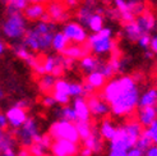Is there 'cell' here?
I'll use <instances>...</instances> for the list:
<instances>
[{
    "label": "cell",
    "instance_id": "obj_1",
    "mask_svg": "<svg viewBox=\"0 0 157 156\" xmlns=\"http://www.w3.org/2000/svg\"><path fill=\"white\" fill-rule=\"evenodd\" d=\"M140 90L138 81L133 76L113 77L102 87L101 97L110 105L114 116L125 118L130 116L138 107Z\"/></svg>",
    "mask_w": 157,
    "mask_h": 156
},
{
    "label": "cell",
    "instance_id": "obj_2",
    "mask_svg": "<svg viewBox=\"0 0 157 156\" xmlns=\"http://www.w3.org/2000/svg\"><path fill=\"white\" fill-rule=\"evenodd\" d=\"M56 23L50 21H37L32 27L27 28L22 42L33 53H48L51 50L54 32H56Z\"/></svg>",
    "mask_w": 157,
    "mask_h": 156
},
{
    "label": "cell",
    "instance_id": "obj_3",
    "mask_svg": "<svg viewBox=\"0 0 157 156\" xmlns=\"http://www.w3.org/2000/svg\"><path fill=\"white\" fill-rule=\"evenodd\" d=\"M86 44L88 45L90 53L96 57L109 55L116 49V42L114 40V31L110 27H104L98 32L88 35Z\"/></svg>",
    "mask_w": 157,
    "mask_h": 156
},
{
    "label": "cell",
    "instance_id": "obj_4",
    "mask_svg": "<svg viewBox=\"0 0 157 156\" xmlns=\"http://www.w3.org/2000/svg\"><path fill=\"white\" fill-rule=\"evenodd\" d=\"M27 31V19L22 12L6 13V18L2 23V33L9 41H21Z\"/></svg>",
    "mask_w": 157,
    "mask_h": 156
},
{
    "label": "cell",
    "instance_id": "obj_5",
    "mask_svg": "<svg viewBox=\"0 0 157 156\" xmlns=\"http://www.w3.org/2000/svg\"><path fill=\"white\" fill-rule=\"evenodd\" d=\"M48 133L51 136L54 141L55 139H65V141H72L75 143H79L81 141L75 123L63 119H56L55 122H52L49 127Z\"/></svg>",
    "mask_w": 157,
    "mask_h": 156
},
{
    "label": "cell",
    "instance_id": "obj_6",
    "mask_svg": "<svg viewBox=\"0 0 157 156\" xmlns=\"http://www.w3.org/2000/svg\"><path fill=\"white\" fill-rule=\"evenodd\" d=\"M114 5L124 23L134 21L138 14L146 10L144 3L140 0H114Z\"/></svg>",
    "mask_w": 157,
    "mask_h": 156
},
{
    "label": "cell",
    "instance_id": "obj_7",
    "mask_svg": "<svg viewBox=\"0 0 157 156\" xmlns=\"http://www.w3.org/2000/svg\"><path fill=\"white\" fill-rule=\"evenodd\" d=\"M15 133V139L21 143V146L23 147H28L31 146L35 139L40 136V127H38V123L35 118L32 116H28V119L22 124L18 129H14Z\"/></svg>",
    "mask_w": 157,
    "mask_h": 156
},
{
    "label": "cell",
    "instance_id": "obj_8",
    "mask_svg": "<svg viewBox=\"0 0 157 156\" xmlns=\"http://www.w3.org/2000/svg\"><path fill=\"white\" fill-rule=\"evenodd\" d=\"M61 32L65 35L69 42L73 44H84L88 38V32L87 28L82 26L79 22L77 21H68L63 25Z\"/></svg>",
    "mask_w": 157,
    "mask_h": 156
},
{
    "label": "cell",
    "instance_id": "obj_9",
    "mask_svg": "<svg viewBox=\"0 0 157 156\" xmlns=\"http://www.w3.org/2000/svg\"><path fill=\"white\" fill-rule=\"evenodd\" d=\"M109 150H119V151H128L132 146L136 145V139L133 138L123 126L117 127L116 133L111 141H109Z\"/></svg>",
    "mask_w": 157,
    "mask_h": 156
},
{
    "label": "cell",
    "instance_id": "obj_10",
    "mask_svg": "<svg viewBox=\"0 0 157 156\" xmlns=\"http://www.w3.org/2000/svg\"><path fill=\"white\" fill-rule=\"evenodd\" d=\"M79 150V143L65 139H55L50 147L52 156H77Z\"/></svg>",
    "mask_w": 157,
    "mask_h": 156
},
{
    "label": "cell",
    "instance_id": "obj_11",
    "mask_svg": "<svg viewBox=\"0 0 157 156\" xmlns=\"http://www.w3.org/2000/svg\"><path fill=\"white\" fill-rule=\"evenodd\" d=\"M87 103H88V107L91 111V116H95V118H106L111 113L110 105L101 96H97L95 93L87 97Z\"/></svg>",
    "mask_w": 157,
    "mask_h": 156
},
{
    "label": "cell",
    "instance_id": "obj_12",
    "mask_svg": "<svg viewBox=\"0 0 157 156\" xmlns=\"http://www.w3.org/2000/svg\"><path fill=\"white\" fill-rule=\"evenodd\" d=\"M5 115L8 119V124H9V127L13 129H18L22 124L28 119L27 109H23V107L15 106V105L8 109L5 111Z\"/></svg>",
    "mask_w": 157,
    "mask_h": 156
},
{
    "label": "cell",
    "instance_id": "obj_13",
    "mask_svg": "<svg viewBox=\"0 0 157 156\" xmlns=\"http://www.w3.org/2000/svg\"><path fill=\"white\" fill-rule=\"evenodd\" d=\"M46 13L50 15V19L55 23H65L70 19V13L68 12L65 4L59 2H52L46 6Z\"/></svg>",
    "mask_w": 157,
    "mask_h": 156
},
{
    "label": "cell",
    "instance_id": "obj_14",
    "mask_svg": "<svg viewBox=\"0 0 157 156\" xmlns=\"http://www.w3.org/2000/svg\"><path fill=\"white\" fill-rule=\"evenodd\" d=\"M10 49H12V51H13L14 55L17 57L18 59L23 60L27 65L32 67V65L36 63L37 58L35 57L33 51H31L23 42H21V41H14V42L12 44V46H10Z\"/></svg>",
    "mask_w": 157,
    "mask_h": 156
},
{
    "label": "cell",
    "instance_id": "obj_15",
    "mask_svg": "<svg viewBox=\"0 0 157 156\" xmlns=\"http://www.w3.org/2000/svg\"><path fill=\"white\" fill-rule=\"evenodd\" d=\"M72 107L74 109V113L77 115V122H87L91 120V111L88 107L87 99L79 96V97H74Z\"/></svg>",
    "mask_w": 157,
    "mask_h": 156
},
{
    "label": "cell",
    "instance_id": "obj_16",
    "mask_svg": "<svg viewBox=\"0 0 157 156\" xmlns=\"http://www.w3.org/2000/svg\"><path fill=\"white\" fill-rule=\"evenodd\" d=\"M134 21L137 22V25L139 26L140 31H142L143 33H151L156 28V25H157L155 14L150 10H144L140 14H138Z\"/></svg>",
    "mask_w": 157,
    "mask_h": 156
},
{
    "label": "cell",
    "instance_id": "obj_17",
    "mask_svg": "<svg viewBox=\"0 0 157 156\" xmlns=\"http://www.w3.org/2000/svg\"><path fill=\"white\" fill-rule=\"evenodd\" d=\"M61 54L64 57L70 58L73 60H79L84 55L91 54V53H90V49H88V45L84 42V44H81V45L79 44H69Z\"/></svg>",
    "mask_w": 157,
    "mask_h": 156
},
{
    "label": "cell",
    "instance_id": "obj_18",
    "mask_svg": "<svg viewBox=\"0 0 157 156\" xmlns=\"http://www.w3.org/2000/svg\"><path fill=\"white\" fill-rule=\"evenodd\" d=\"M83 146L91 149L93 151V154H100L101 151L104 150V139L100 135L98 128L95 127L92 129L91 135L86 139H83Z\"/></svg>",
    "mask_w": 157,
    "mask_h": 156
},
{
    "label": "cell",
    "instance_id": "obj_19",
    "mask_svg": "<svg viewBox=\"0 0 157 156\" xmlns=\"http://www.w3.org/2000/svg\"><path fill=\"white\" fill-rule=\"evenodd\" d=\"M157 119V106H143L138 109L137 120L143 127H148Z\"/></svg>",
    "mask_w": 157,
    "mask_h": 156
},
{
    "label": "cell",
    "instance_id": "obj_20",
    "mask_svg": "<svg viewBox=\"0 0 157 156\" xmlns=\"http://www.w3.org/2000/svg\"><path fill=\"white\" fill-rule=\"evenodd\" d=\"M45 13H46L45 4H38V3H29L26 9L23 10V15L26 17V19L32 22L40 21Z\"/></svg>",
    "mask_w": 157,
    "mask_h": 156
},
{
    "label": "cell",
    "instance_id": "obj_21",
    "mask_svg": "<svg viewBox=\"0 0 157 156\" xmlns=\"http://www.w3.org/2000/svg\"><path fill=\"white\" fill-rule=\"evenodd\" d=\"M104 60H101L100 57H96L93 54H87L82 59H79V68L86 73H91L93 71H98Z\"/></svg>",
    "mask_w": 157,
    "mask_h": 156
},
{
    "label": "cell",
    "instance_id": "obj_22",
    "mask_svg": "<svg viewBox=\"0 0 157 156\" xmlns=\"http://www.w3.org/2000/svg\"><path fill=\"white\" fill-rule=\"evenodd\" d=\"M157 106V87H150L139 95L138 107Z\"/></svg>",
    "mask_w": 157,
    "mask_h": 156
},
{
    "label": "cell",
    "instance_id": "obj_23",
    "mask_svg": "<svg viewBox=\"0 0 157 156\" xmlns=\"http://www.w3.org/2000/svg\"><path fill=\"white\" fill-rule=\"evenodd\" d=\"M143 32L140 31L139 26L137 25L136 21H132L128 23H124V27H123V36L127 38L128 41L130 42H137L138 38L140 37Z\"/></svg>",
    "mask_w": 157,
    "mask_h": 156
},
{
    "label": "cell",
    "instance_id": "obj_24",
    "mask_svg": "<svg viewBox=\"0 0 157 156\" xmlns=\"http://www.w3.org/2000/svg\"><path fill=\"white\" fill-rule=\"evenodd\" d=\"M116 129H117V127L113 123V120H110L109 118H104V120L100 124L98 132H100L101 137H102V139H105V141H111L116 133Z\"/></svg>",
    "mask_w": 157,
    "mask_h": 156
},
{
    "label": "cell",
    "instance_id": "obj_25",
    "mask_svg": "<svg viewBox=\"0 0 157 156\" xmlns=\"http://www.w3.org/2000/svg\"><path fill=\"white\" fill-rule=\"evenodd\" d=\"M54 115L56 116V119H63L68 122H77V115L74 113V109L70 105H63L59 106L58 109H54Z\"/></svg>",
    "mask_w": 157,
    "mask_h": 156
},
{
    "label": "cell",
    "instance_id": "obj_26",
    "mask_svg": "<svg viewBox=\"0 0 157 156\" xmlns=\"http://www.w3.org/2000/svg\"><path fill=\"white\" fill-rule=\"evenodd\" d=\"M93 13H95V8L91 6V5H87V4H83L82 6L78 8V10H77V13H75L77 22H79L82 26H84L86 28H87L88 21H90V18L92 17Z\"/></svg>",
    "mask_w": 157,
    "mask_h": 156
},
{
    "label": "cell",
    "instance_id": "obj_27",
    "mask_svg": "<svg viewBox=\"0 0 157 156\" xmlns=\"http://www.w3.org/2000/svg\"><path fill=\"white\" fill-rule=\"evenodd\" d=\"M68 45H69L68 38L65 37V35L61 31H56V32H54L52 41H51V49H52L55 53L61 54Z\"/></svg>",
    "mask_w": 157,
    "mask_h": 156
},
{
    "label": "cell",
    "instance_id": "obj_28",
    "mask_svg": "<svg viewBox=\"0 0 157 156\" xmlns=\"http://www.w3.org/2000/svg\"><path fill=\"white\" fill-rule=\"evenodd\" d=\"M106 80L107 78L100 71H93L86 77V82L90 83L95 90H102V87L106 84Z\"/></svg>",
    "mask_w": 157,
    "mask_h": 156
},
{
    "label": "cell",
    "instance_id": "obj_29",
    "mask_svg": "<svg viewBox=\"0 0 157 156\" xmlns=\"http://www.w3.org/2000/svg\"><path fill=\"white\" fill-rule=\"evenodd\" d=\"M55 81H56V78H55L54 76H51V74L40 76V78L37 80V87H38V90H40V92H42L46 95V93L52 92Z\"/></svg>",
    "mask_w": 157,
    "mask_h": 156
},
{
    "label": "cell",
    "instance_id": "obj_30",
    "mask_svg": "<svg viewBox=\"0 0 157 156\" xmlns=\"http://www.w3.org/2000/svg\"><path fill=\"white\" fill-rule=\"evenodd\" d=\"M105 27V17L104 14H100L97 12H95L92 14V17L88 21V25H87V29H90L92 33L98 32Z\"/></svg>",
    "mask_w": 157,
    "mask_h": 156
},
{
    "label": "cell",
    "instance_id": "obj_31",
    "mask_svg": "<svg viewBox=\"0 0 157 156\" xmlns=\"http://www.w3.org/2000/svg\"><path fill=\"white\" fill-rule=\"evenodd\" d=\"M15 143H17V139L13 135L6 133V132H3L0 135V152L15 149Z\"/></svg>",
    "mask_w": 157,
    "mask_h": 156
},
{
    "label": "cell",
    "instance_id": "obj_32",
    "mask_svg": "<svg viewBox=\"0 0 157 156\" xmlns=\"http://www.w3.org/2000/svg\"><path fill=\"white\" fill-rule=\"evenodd\" d=\"M6 5V13H14V12H23L29 4L28 0H5Z\"/></svg>",
    "mask_w": 157,
    "mask_h": 156
},
{
    "label": "cell",
    "instance_id": "obj_33",
    "mask_svg": "<svg viewBox=\"0 0 157 156\" xmlns=\"http://www.w3.org/2000/svg\"><path fill=\"white\" fill-rule=\"evenodd\" d=\"M41 61H42V65H44L45 74H51L52 71L55 69V67L60 63V54L59 55H48L44 59H41Z\"/></svg>",
    "mask_w": 157,
    "mask_h": 156
},
{
    "label": "cell",
    "instance_id": "obj_34",
    "mask_svg": "<svg viewBox=\"0 0 157 156\" xmlns=\"http://www.w3.org/2000/svg\"><path fill=\"white\" fill-rule=\"evenodd\" d=\"M75 127H77V131H78V135H79V138L81 141L86 139L90 135L92 129L95 128V126L91 123V120H87V122H75Z\"/></svg>",
    "mask_w": 157,
    "mask_h": 156
},
{
    "label": "cell",
    "instance_id": "obj_35",
    "mask_svg": "<svg viewBox=\"0 0 157 156\" xmlns=\"http://www.w3.org/2000/svg\"><path fill=\"white\" fill-rule=\"evenodd\" d=\"M69 96L74 99V97H84V90H83V83L81 82H70L69 84Z\"/></svg>",
    "mask_w": 157,
    "mask_h": 156
},
{
    "label": "cell",
    "instance_id": "obj_36",
    "mask_svg": "<svg viewBox=\"0 0 157 156\" xmlns=\"http://www.w3.org/2000/svg\"><path fill=\"white\" fill-rule=\"evenodd\" d=\"M69 84H70V82L67 81V80H64V78H61V77H60V78H56L52 91L68 93V95H69Z\"/></svg>",
    "mask_w": 157,
    "mask_h": 156
},
{
    "label": "cell",
    "instance_id": "obj_37",
    "mask_svg": "<svg viewBox=\"0 0 157 156\" xmlns=\"http://www.w3.org/2000/svg\"><path fill=\"white\" fill-rule=\"evenodd\" d=\"M143 132L148 136V138L151 139L152 145H157V119L153 123H151L148 127H146V129Z\"/></svg>",
    "mask_w": 157,
    "mask_h": 156
},
{
    "label": "cell",
    "instance_id": "obj_38",
    "mask_svg": "<svg viewBox=\"0 0 157 156\" xmlns=\"http://www.w3.org/2000/svg\"><path fill=\"white\" fill-rule=\"evenodd\" d=\"M51 95H52V97L55 99V101H56V104L60 105V106H63V105H69L70 99H72V97L68 95V93L56 92V91H52Z\"/></svg>",
    "mask_w": 157,
    "mask_h": 156
},
{
    "label": "cell",
    "instance_id": "obj_39",
    "mask_svg": "<svg viewBox=\"0 0 157 156\" xmlns=\"http://www.w3.org/2000/svg\"><path fill=\"white\" fill-rule=\"evenodd\" d=\"M98 71L102 73L107 80H110V78H113L116 73H115V69L113 68V65H111V63L107 60V61H102V64H101V67H100V69Z\"/></svg>",
    "mask_w": 157,
    "mask_h": 156
},
{
    "label": "cell",
    "instance_id": "obj_40",
    "mask_svg": "<svg viewBox=\"0 0 157 156\" xmlns=\"http://www.w3.org/2000/svg\"><path fill=\"white\" fill-rule=\"evenodd\" d=\"M28 149H29L31 154H32V156H46L48 155V151H49L38 142H33L31 146H28Z\"/></svg>",
    "mask_w": 157,
    "mask_h": 156
},
{
    "label": "cell",
    "instance_id": "obj_41",
    "mask_svg": "<svg viewBox=\"0 0 157 156\" xmlns=\"http://www.w3.org/2000/svg\"><path fill=\"white\" fill-rule=\"evenodd\" d=\"M35 142H38L41 146H44L46 150H50V147L54 142V139L51 138V136L49 133H45V135H40L36 139H35Z\"/></svg>",
    "mask_w": 157,
    "mask_h": 156
},
{
    "label": "cell",
    "instance_id": "obj_42",
    "mask_svg": "<svg viewBox=\"0 0 157 156\" xmlns=\"http://www.w3.org/2000/svg\"><path fill=\"white\" fill-rule=\"evenodd\" d=\"M151 145H152L151 139L148 138V136L144 133V132H143V133L139 136V138L137 139V142H136V146L140 147V149L144 150V151H146V150H147V149H148V147H150Z\"/></svg>",
    "mask_w": 157,
    "mask_h": 156
},
{
    "label": "cell",
    "instance_id": "obj_43",
    "mask_svg": "<svg viewBox=\"0 0 157 156\" xmlns=\"http://www.w3.org/2000/svg\"><path fill=\"white\" fill-rule=\"evenodd\" d=\"M138 46L140 49H150V44H151V35L150 33H142L140 35V37L138 38V41H137Z\"/></svg>",
    "mask_w": 157,
    "mask_h": 156
},
{
    "label": "cell",
    "instance_id": "obj_44",
    "mask_svg": "<svg viewBox=\"0 0 157 156\" xmlns=\"http://www.w3.org/2000/svg\"><path fill=\"white\" fill-rule=\"evenodd\" d=\"M41 104L48 109H52V107H55V105H56V101H55V99L52 97L51 93H46L41 100Z\"/></svg>",
    "mask_w": 157,
    "mask_h": 156
},
{
    "label": "cell",
    "instance_id": "obj_45",
    "mask_svg": "<svg viewBox=\"0 0 157 156\" xmlns=\"http://www.w3.org/2000/svg\"><path fill=\"white\" fill-rule=\"evenodd\" d=\"M61 64H63V67H64L65 71H72V69L74 68V65H75V60L67 58L61 54Z\"/></svg>",
    "mask_w": 157,
    "mask_h": 156
},
{
    "label": "cell",
    "instance_id": "obj_46",
    "mask_svg": "<svg viewBox=\"0 0 157 156\" xmlns=\"http://www.w3.org/2000/svg\"><path fill=\"white\" fill-rule=\"evenodd\" d=\"M32 68V71H33V73L35 74H37L38 77L40 76H44L45 74V71H44V65H42V61H41V59H37L36 60V63L31 67Z\"/></svg>",
    "mask_w": 157,
    "mask_h": 156
},
{
    "label": "cell",
    "instance_id": "obj_47",
    "mask_svg": "<svg viewBox=\"0 0 157 156\" xmlns=\"http://www.w3.org/2000/svg\"><path fill=\"white\" fill-rule=\"evenodd\" d=\"M128 156H144V150H142L138 146H132L130 149L128 150Z\"/></svg>",
    "mask_w": 157,
    "mask_h": 156
},
{
    "label": "cell",
    "instance_id": "obj_48",
    "mask_svg": "<svg viewBox=\"0 0 157 156\" xmlns=\"http://www.w3.org/2000/svg\"><path fill=\"white\" fill-rule=\"evenodd\" d=\"M83 90H84V97H88V96L93 95V93L96 92V90L93 88L90 83H87V82L83 83Z\"/></svg>",
    "mask_w": 157,
    "mask_h": 156
},
{
    "label": "cell",
    "instance_id": "obj_49",
    "mask_svg": "<svg viewBox=\"0 0 157 156\" xmlns=\"http://www.w3.org/2000/svg\"><path fill=\"white\" fill-rule=\"evenodd\" d=\"M14 105L15 106H19V107H23V109H28L29 105H31V103H29V100H27V99H21V100L15 101Z\"/></svg>",
    "mask_w": 157,
    "mask_h": 156
},
{
    "label": "cell",
    "instance_id": "obj_50",
    "mask_svg": "<svg viewBox=\"0 0 157 156\" xmlns=\"http://www.w3.org/2000/svg\"><path fill=\"white\" fill-rule=\"evenodd\" d=\"M150 50L157 55V33L151 37V44H150Z\"/></svg>",
    "mask_w": 157,
    "mask_h": 156
},
{
    "label": "cell",
    "instance_id": "obj_51",
    "mask_svg": "<svg viewBox=\"0 0 157 156\" xmlns=\"http://www.w3.org/2000/svg\"><path fill=\"white\" fill-rule=\"evenodd\" d=\"M144 156H157V145H151L144 151Z\"/></svg>",
    "mask_w": 157,
    "mask_h": 156
},
{
    "label": "cell",
    "instance_id": "obj_52",
    "mask_svg": "<svg viewBox=\"0 0 157 156\" xmlns=\"http://www.w3.org/2000/svg\"><path fill=\"white\" fill-rule=\"evenodd\" d=\"M0 127L3 129L8 128L9 127V124H8V119H6V115L5 113H0Z\"/></svg>",
    "mask_w": 157,
    "mask_h": 156
},
{
    "label": "cell",
    "instance_id": "obj_53",
    "mask_svg": "<svg viewBox=\"0 0 157 156\" xmlns=\"http://www.w3.org/2000/svg\"><path fill=\"white\" fill-rule=\"evenodd\" d=\"M17 156H32V154H31L28 147H23L22 146V149H19L17 151Z\"/></svg>",
    "mask_w": 157,
    "mask_h": 156
},
{
    "label": "cell",
    "instance_id": "obj_54",
    "mask_svg": "<svg viewBox=\"0 0 157 156\" xmlns=\"http://www.w3.org/2000/svg\"><path fill=\"white\" fill-rule=\"evenodd\" d=\"M128 151H119V150H109L107 156H128Z\"/></svg>",
    "mask_w": 157,
    "mask_h": 156
},
{
    "label": "cell",
    "instance_id": "obj_55",
    "mask_svg": "<svg viewBox=\"0 0 157 156\" xmlns=\"http://www.w3.org/2000/svg\"><path fill=\"white\" fill-rule=\"evenodd\" d=\"M78 155H79V156H92L93 155V151L91 149H88V147L83 146L82 149L79 150V154H78Z\"/></svg>",
    "mask_w": 157,
    "mask_h": 156
},
{
    "label": "cell",
    "instance_id": "obj_56",
    "mask_svg": "<svg viewBox=\"0 0 157 156\" xmlns=\"http://www.w3.org/2000/svg\"><path fill=\"white\" fill-rule=\"evenodd\" d=\"M64 4L68 8H75L78 4H79V0H64Z\"/></svg>",
    "mask_w": 157,
    "mask_h": 156
},
{
    "label": "cell",
    "instance_id": "obj_57",
    "mask_svg": "<svg viewBox=\"0 0 157 156\" xmlns=\"http://www.w3.org/2000/svg\"><path fill=\"white\" fill-rule=\"evenodd\" d=\"M0 156H17V151H15V149L13 150H6L4 152L0 154Z\"/></svg>",
    "mask_w": 157,
    "mask_h": 156
},
{
    "label": "cell",
    "instance_id": "obj_58",
    "mask_svg": "<svg viewBox=\"0 0 157 156\" xmlns=\"http://www.w3.org/2000/svg\"><path fill=\"white\" fill-rule=\"evenodd\" d=\"M5 50H6V46H5V42L0 38V57L3 55V54L5 53Z\"/></svg>",
    "mask_w": 157,
    "mask_h": 156
},
{
    "label": "cell",
    "instance_id": "obj_59",
    "mask_svg": "<svg viewBox=\"0 0 157 156\" xmlns=\"http://www.w3.org/2000/svg\"><path fill=\"white\" fill-rule=\"evenodd\" d=\"M96 3H97V0H86V3L84 4H87V5H91L93 8H96Z\"/></svg>",
    "mask_w": 157,
    "mask_h": 156
},
{
    "label": "cell",
    "instance_id": "obj_60",
    "mask_svg": "<svg viewBox=\"0 0 157 156\" xmlns=\"http://www.w3.org/2000/svg\"><path fill=\"white\" fill-rule=\"evenodd\" d=\"M153 55H155V54H153V53H152L151 50H148V49H147V51L144 53V57H146L147 59H151V58H152Z\"/></svg>",
    "mask_w": 157,
    "mask_h": 156
},
{
    "label": "cell",
    "instance_id": "obj_61",
    "mask_svg": "<svg viewBox=\"0 0 157 156\" xmlns=\"http://www.w3.org/2000/svg\"><path fill=\"white\" fill-rule=\"evenodd\" d=\"M4 99H5V90L2 87V86H0V101L4 100Z\"/></svg>",
    "mask_w": 157,
    "mask_h": 156
},
{
    "label": "cell",
    "instance_id": "obj_62",
    "mask_svg": "<svg viewBox=\"0 0 157 156\" xmlns=\"http://www.w3.org/2000/svg\"><path fill=\"white\" fill-rule=\"evenodd\" d=\"M29 3H38V4H45V3H48L49 0H28Z\"/></svg>",
    "mask_w": 157,
    "mask_h": 156
},
{
    "label": "cell",
    "instance_id": "obj_63",
    "mask_svg": "<svg viewBox=\"0 0 157 156\" xmlns=\"http://www.w3.org/2000/svg\"><path fill=\"white\" fill-rule=\"evenodd\" d=\"M3 132H4V129H3L2 127H0V135H2V133H3Z\"/></svg>",
    "mask_w": 157,
    "mask_h": 156
},
{
    "label": "cell",
    "instance_id": "obj_64",
    "mask_svg": "<svg viewBox=\"0 0 157 156\" xmlns=\"http://www.w3.org/2000/svg\"><path fill=\"white\" fill-rule=\"evenodd\" d=\"M0 154H2V152H0Z\"/></svg>",
    "mask_w": 157,
    "mask_h": 156
}]
</instances>
